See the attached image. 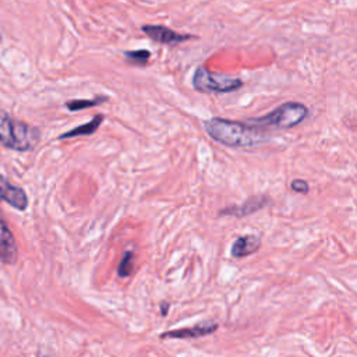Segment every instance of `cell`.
Listing matches in <instances>:
<instances>
[{
    "instance_id": "4",
    "label": "cell",
    "mask_w": 357,
    "mask_h": 357,
    "mask_svg": "<svg viewBox=\"0 0 357 357\" xmlns=\"http://www.w3.org/2000/svg\"><path fill=\"white\" fill-rule=\"evenodd\" d=\"M192 86L202 93H229L240 89L243 81L229 74L213 73L205 67H198L192 77Z\"/></svg>"
},
{
    "instance_id": "2",
    "label": "cell",
    "mask_w": 357,
    "mask_h": 357,
    "mask_svg": "<svg viewBox=\"0 0 357 357\" xmlns=\"http://www.w3.org/2000/svg\"><path fill=\"white\" fill-rule=\"evenodd\" d=\"M40 139L39 128L18 121L0 112V142L10 149L25 152L33 149Z\"/></svg>"
},
{
    "instance_id": "7",
    "label": "cell",
    "mask_w": 357,
    "mask_h": 357,
    "mask_svg": "<svg viewBox=\"0 0 357 357\" xmlns=\"http://www.w3.org/2000/svg\"><path fill=\"white\" fill-rule=\"evenodd\" d=\"M18 258V248L14 234L8 229L7 223L0 218V262L6 265L15 264Z\"/></svg>"
},
{
    "instance_id": "5",
    "label": "cell",
    "mask_w": 357,
    "mask_h": 357,
    "mask_svg": "<svg viewBox=\"0 0 357 357\" xmlns=\"http://www.w3.org/2000/svg\"><path fill=\"white\" fill-rule=\"evenodd\" d=\"M219 324L216 321L208 319L198 322L192 326L180 328L174 331H167L160 333V339H194V337H202L205 335H211L218 329Z\"/></svg>"
},
{
    "instance_id": "12",
    "label": "cell",
    "mask_w": 357,
    "mask_h": 357,
    "mask_svg": "<svg viewBox=\"0 0 357 357\" xmlns=\"http://www.w3.org/2000/svg\"><path fill=\"white\" fill-rule=\"evenodd\" d=\"M106 100H107V98H95L92 100H89V99H74V100L67 102L64 106L71 112H77V110H82L85 107H92V106L105 103Z\"/></svg>"
},
{
    "instance_id": "14",
    "label": "cell",
    "mask_w": 357,
    "mask_h": 357,
    "mask_svg": "<svg viewBox=\"0 0 357 357\" xmlns=\"http://www.w3.org/2000/svg\"><path fill=\"white\" fill-rule=\"evenodd\" d=\"M126 56L130 60H134V61H138V63H145L149 59L151 54H149L148 50H135V52H127Z\"/></svg>"
},
{
    "instance_id": "16",
    "label": "cell",
    "mask_w": 357,
    "mask_h": 357,
    "mask_svg": "<svg viewBox=\"0 0 357 357\" xmlns=\"http://www.w3.org/2000/svg\"><path fill=\"white\" fill-rule=\"evenodd\" d=\"M167 310H169V304H167V303H165V301H163V303H162V304H160V314H162V315H163V317H165V315H166V314H167Z\"/></svg>"
},
{
    "instance_id": "15",
    "label": "cell",
    "mask_w": 357,
    "mask_h": 357,
    "mask_svg": "<svg viewBox=\"0 0 357 357\" xmlns=\"http://www.w3.org/2000/svg\"><path fill=\"white\" fill-rule=\"evenodd\" d=\"M290 188L296 192H300V194H307L308 192V183L305 180H301V178H296L290 183Z\"/></svg>"
},
{
    "instance_id": "10",
    "label": "cell",
    "mask_w": 357,
    "mask_h": 357,
    "mask_svg": "<svg viewBox=\"0 0 357 357\" xmlns=\"http://www.w3.org/2000/svg\"><path fill=\"white\" fill-rule=\"evenodd\" d=\"M142 29L151 39H153L155 42H159V43H178V42H183V40H187L191 38L187 35H180V33H177L169 28H165V26L145 25Z\"/></svg>"
},
{
    "instance_id": "11",
    "label": "cell",
    "mask_w": 357,
    "mask_h": 357,
    "mask_svg": "<svg viewBox=\"0 0 357 357\" xmlns=\"http://www.w3.org/2000/svg\"><path fill=\"white\" fill-rule=\"evenodd\" d=\"M103 119H105L103 114H96L91 121L85 123L84 126L75 127V128H73L71 131H67V132L59 135V139L71 138V137H79V135H91V134H93V132L99 128V126L102 124Z\"/></svg>"
},
{
    "instance_id": "8",
    "label": "cell",
    "mask_w": 357,
    "mask_h": 357,
    "mask_svg": "<svg viewBox=\"0 0 357 357\" xmlns=\"http://www.w3.org/2000/svg\"><path fill=\"white\" fill-rule=\"evenodd\" d=\"M269 202V198L265 195H257L251 197L247 201H244L241 205H234L225 208L219 211V216H234V218H243L247 215H251L259 209H262Z\"/></svg>"
},
{
    "instance_id": "9",
    "label": "cell",
    "mask_w": 357,
    "mask_h": 357,
    "mask_svg": "<svg viewBox=\"0 0 357 357\" xmlns=\"http://www.w3.org/2000/svg\"><path fill=\"white\" fill-rule=\"evenodd\" d=\"M261 247V238L255 234L240 236L234 240L230 248V254L233 258H244L257 252Z\"/></svg>"
},
{
    "instance_id": "1",
    "label": "cell",
    "mask_w": 357,
    "mask_h": 357,
    "mask_svg": "<svg viewBox=\"0 0 357 357\" xmlns=\"http://www.w3.org/2000/svg\"><path fill=\"white\" fill-rule=\"evenodd\" d=\"M206 134L219 144L230 148H254L265 144L269 137L255 124H245L220 117L204 121Z\"/></svg>"
},
{
    "instance_id": "13",
    "label": "cell",
    "mask_w": 357,
    "mask_h": 357,
    "mask_svg": "<svg viewBox=\"0 0 357 357\" xmlns=\"http://www.w3.org/2000/svg\"><path fill=\"white\" fill-rule=\"evenodd\" d=\"M132 262H134V254L131 251H127L124 254V257L121 258L120 264H119V268H117V275L120 278H127L131 275L132 272Z\"/></svg>"
},
{
    "instance_id": "3",
    "label": "cell",
    "mask_w": 357,
    "mask_h": 357,
    "mask_svg": "<svg viewBox=\"0 0 357 357\" xmlns=\"http://www.w3.org/2000/svg\"><path fill=\"white\" fill-rule=\"evenodd\" d=\"M308 116V107L300 102H286L265 116L251 119L250 123L259 127L287 130L298 126Z\"/></svg>"
},
{
    "instance_id": "6",
    "label": "cell",
    "mask_w": 357,
    "mask_h": 357,
    "mask_svg": "<svg viewBox=\"0 0 357 357\" xmlns=\"http://www.w3.org/2000/svg\"><path fill=\"white\" fill-rule=\"evenodd\" d=\"M7 202L18 211H25L28 206L26 192L17 185H13L4 176L0 174V202Z\"/></svg>"
}]
</instances>
